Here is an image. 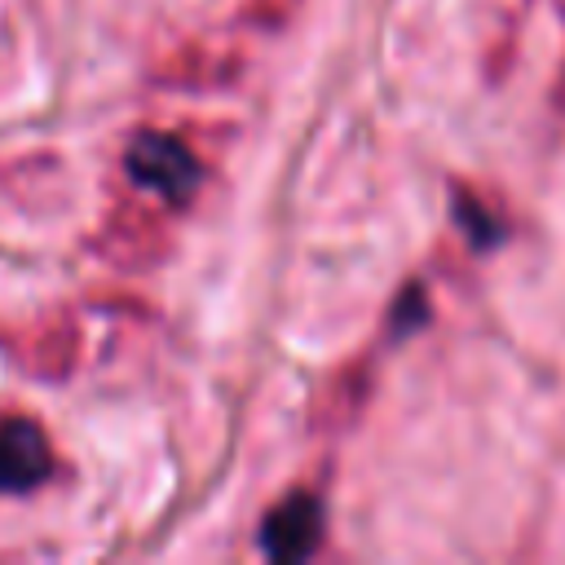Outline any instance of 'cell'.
Segmentation results:
<instances>
[{
  "label": "cell",
  "instance_id": "cell-1",
  "mask_svg": "<svg viewBox=\"0 0 565 565\" xmlns=\"http://www.w3.org/2000/svg\"><path fill=\"white\" fill-rule=\"evenodd\" d=\"M124 172L132 177V185L177 207L190 203L194 190L203 185V163L190 150V141H181L177 132H137L124 150Z\"/></svg>",
  "mask_w": 565,
  "mask_h": 565
},
{
  "label": "cell",
  "instance_id": "cell-2",
  "mask_svg": "<svg viewBox=\"0 0 565 565\" xmlns=\"http://www.w3.org/2000/svg\"><path fill=\"white\" fill-rule=\"evenodd\" d=\"M53 477V441L40 419L13 415L0 424V494H26Z\"/></svg>",
  "mask_w": 565,
  "mask_h": 565
},
{
  "label": "cell",
  "instance_id": "cell-3",
  "mask_svg": "<svg viewBox=\"0 0 565 565\" xmlns=\"http://www.w3.org/2000/svg\"><path fill=\"white\" fill-rule=\"evenodd\" d=\"M322 543V499L313 490H296L269 508L260 521V547L269 561H305Z\"/></svg>",
  "mask_w": 565,
  "mask_h": 565
}]
</instances>
